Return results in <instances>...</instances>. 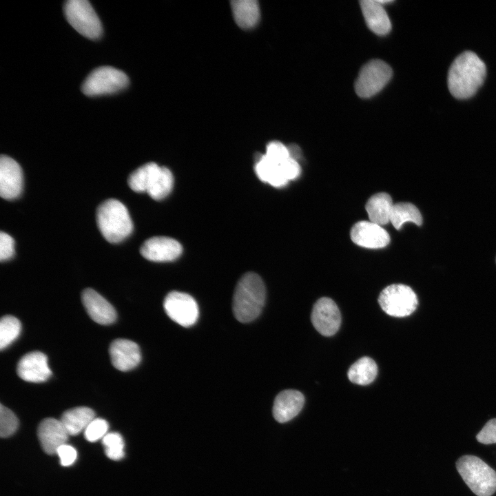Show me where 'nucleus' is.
I'll return each mask as SVG.
<instances>
[{"label":"nucleus","instance_id":"dca6fc26","mask_svg":"<svg viewBox=\"0 0 496 496\" xmlns=\"http://www.w3.org/2000/svg\"><path fill=\"white\" fill-rule=\"evenodd\" d=\"M83 304L90 317L101 324H110L116 319L113 306L95 290L85 289L81 295Z\"/></svg>","mask_w":496,"mask_h":496},{"label":"nucleus","instance_id":"0eeeda50","mask_svg":"<svg viewBox=\"0 0 496 496\" xmlns=\"http://www.w3.org/2000/svg\"><path fill=\"white\" fill-rule=\"evenodd\" d=\"M128 83V77L123 71L103 66L88 75L83 84L82 91L90 96L112 94L125 87Z\"/></svg>","mask_w":496,"mask_h":496},{"label":"nucleus","instance_id":"9b49d317","mask_svg":"<svg viewBox=\"0 0 496 496\" xmlns=\"http://www.w3.org/2000/svg\"><path fill=\"white\" fill-rule=\"evenodd\" d=\"M182 250V246L177 240L166 236H154L143 243L140 253L150 261L169 262L178 258Z\"/></svg>","mask_w":496,"mask_h":496},{"label":"nucleus","instance_id":"c85d7f7f","mask_svg":"<svg viewBox=\"0 0 496 496\" xmlns=\"http://www.w3.org/2000/svg\"><path fill=\"white\" fill-rule=\"evenodd\" d=\"M102 444L108 458L115 461L123 458L125 444L121 434L115 432L107 433L102 439Z\"/></svg>","mask_w":496,"mask_h":496},{"label":"nucleus","instance_id":"cd10ccee","mask_svg":"<svg viewBox=\"0 0 496 496\" xmlns=\"http://www.w3.org/2000/svg\"><path fill=\"white\" fill-rule=\"evenodd\" d=\"M21 330L20 321L12 316H5L0 322V349L7 348L19 335Z\"/></svg>","mask_w":496,"mask_h":496},{"label":"nucleus","instance_id":"f8f14e48","mask_svg":"<svg viewBox=\"0 0 496 496\" xmlns=\"http://www.w3.org/2000/svg\"><path fill=\"white\" fill-rule=\"evenodd\" d=\"M23 189V172L13 158L2 154L0 158V195L6 200L19 196Z\"/></svg>","mask_w":496,"mask_h":496},{"label":"nucleus","instance_id":"f704fd0d","mask_svg":"<svg viewBox=\"0 0 496 496\" xmlns=\"http://www.w3.org/2000/svg\"><path fill=\"white\" fill-rule=\"evenodd\" d=\"M56 454L59 455L60 463L63 466H69L74 464L77 457L76 450L72 446L65 444L61 446Z\"/></svg>","mask_w":496,"mask_h":496},{"label":"nucleus","instance_id":"2f4dec72","mask_svg":"<svg viewBox=\"0 0 496 496\" xmlns=\"http://www.w3.org/2000/svg\"><path fill=\"white\" fill-rule=\"evenodd\" d=\"M265 155L278 164H281L289 158L288 147L278 141L270 142L267 146Z\"/></svg>","mask_w":496,"mask_h":496},{"label":"nucleus","instance_id":"4c0bfd02","mask_svg":"<svg viewBox=\"0 0 496 496\" xmlns=\"http://www.w3.org/2000/svg\"><path fill=\"white\" fill-rule=\"evenodd\" d=\"M377 1H378V2H379V3H380V4H382V5L383 3H388L392 2V1H390V0H377Z\"/></svg>","mask_w":496,"mask_h":496},{"label":"nucleus","instance_id":"c756f323","mask_svg":"<svg viewBox=\"0 0 496 496\" xmlns=\"http://www.w3.org/2000/svg\"><path fill=\"white\" fill-rule=\"evenodd\" d=\"M19 426V420L14 413L1 404L0 406V435L8 437L13 435Z\"/></svg>","mask_w":496,"mask_h":496},{"label":"nucleus","instance_id":"4468645a","mask_svg":"<svg viewBox=\"0 0 496 496\" xmlns=\"http://www.w3.org/2000/svg\"><path fill=\"white\" fill-rule=\"evenodd\" d=\"M17 372L22 380L34 383L45 382L52 375L48 358L40 351H32L23 355L18 362Z\"/></svg>","mask_w":496,"mask_h":496},{"label":"nucleus","instance_id":"bb28decb","mask_svg":"<svg viewBox=\"0 0 496 496\" xmlns=\"http://www.w3.org/2000/svg\"><path fill=\"white\" fill-rule=\"evenodd\" d=\"M173 184L174 177L171 171L165 167H160L147 193L154 200H162L171 192Z\"/></svg>","mask_w":496,"mask_h":496},{"label":"nucleus","instance_id":"a878e982","mask_svg":"<svg viewBox=\"0 0 496 496\" xmlns=\"http://www.w3.org/2000/svg\"><path fill=\"white\" fill-rule=\"evenodd\" d=\"M159 167L155 163L143 165L130 174L128 185L136 192H147Z\"/></svg>","mask_w":496,"mask_h":496},{"label":"nucleus","instance_id":"9d476101","mask_svg":"<svg viewBox=\"0 0 496 496\" xmlns=\"http://www.w3.org/2000/svg\"><path fill=\"white\" fill-rule=\"evenodd\" d=\"M311 320L314 328L321 335L331 336L340 327L341 315L335 302L329 298L323 297L314 304Z\"/></svg>","mask_w":496,"mask_h":496},{"label":"nucleus","instance_id":"1a4fd4ad","mask_svg":"<svg viewBox=\"0 0 496 496\" xmlns=\"http://www.w3.org/2000/svg\"><path fill=\"white\" fill-rule=\"evenodd\" d=\"M163 307L173 321L185 327L194 325L198 318L197 302L192 296L183 292H169L165 298Z\"/></svg>","mask_w":496,"mask_h":496},{"label":"nucleus","instance_id":"ddd939ff","mask_svg":"<svg viewBox=\"0 0 496 496\" xmlns=\"http://www.w3.org/2000/svg\"><path fill=\"white\" fill-rule=\"evenodd\" d=\"M351 238L355 244L369 249L382 248L390 242L388 232L370 220L355 223L351 230Z\"/></svg>","mask_w":496,"mask_h":496},{"label":"nucleus","instance_id":"2eb2a0df","mask_svg":"<svg viewBox=\"0 0 496 496\" xmlns=\"http://www.w3.org/2000/svg\"><path fill=\"white\" fill-rule=\"evenodd\" d=\"M109 352L113 366L121 371H127L135 368L141 360L138 345L127 339L113 340Z\"/></svg>","mask_w":496,"mask_h":496},{"label":"nucleus","instance_id":"473e14b6","mask_svg":"<svg viewBox=\"0 0 496 496\" xmlns=\"http://www.w3.org/2000/svg\"><path fill=\"white\" fill-rule=\"evenodd\" d=\"M477 440L484 444L496 443V418L488 421L476 435Z\"/></svg>","mask_w":496,"mask_h":496},{"label":"nucleus","instance_id":"20e7f679","mask_svg":"<svg viewBox=\"0 0 496 496\" xmlns=\"http://www.w3.org/2000/svg\"><path fill=\"white\" fill-rule=\"evenodd\" d=\"M456 468L469 488L477 496H491L496 490V472L479 457L464 455Z\"/></svg>","mask_w":496,"mask_h":496},{"label":"nucleus","instance_id":"423d86ee","mask_svg":"<svg viewBox=\"0 0 496 496\" xmlns=\"http://www.w3.org/2000/svg\"><path fill=\"white\" fill-rule=\"evenodd\" d=\"M378 302L386 314L402 318L415 311L418 300L410 287L403 284H393L387 286L381 291Z\"/></svg>","mask_w":496,"mask_h":496},{"label":"nucleus","instance_id":"b1692460","mask_svg":"<svg viewBox=\"0 0 496 496\" xmlns=\"http://www.w3.org/2000/svg\"><path fill=\"white\" fill-rule=\"evenodd\" d=\"M377 373L378 366L375 361L369 357H362L351 366L347 375L351 382L364 386L371 384Z\"/></svg>","mask_w":496,"mask_h":496},{"label":"nucleus","instance_id":"412c9836","mask_svg":"<svg viewBox=\"0 0 496 496\" xmlns=\"http://www.w3.org/2000/svg\"><path fill=\"white\" fill-rule=\"evenodd\" d=\"M94 418L95 413L92 409L79 406L65 411L60 420L69 435H77L84 431Z\"/></svg>","mask_w":496,"mask_h":496},{"label":"nucleus","instance_id":"4be33fe9","mask_svg":"<svg viewBox=\"0 0 496 496\" xmlns=\"http://www.w3.org/2000/svg\"><path fill=\"white\" fill-rule=\"evenodd\" d=\"M259 154L256 156L254 169L260 180L276 187L286 185L289 181L283 175L280 164L271 161L265 154Z\"/></svg>","mask_w":496,"mask_h":496},{"label":"nucleus","instance_id":"39448f33","mask_svg":"<svg viewBox=\"0 0 496 496\" xmlns=\"http://www.w3.org/2000/svg\"><path fill=\"white\" fill-rule=\"evenodd\" d=\"M69 23L81 34L95 39L102 34V25L90 3L87 0H69L64 6Z\"/></svg>","mask_w":496,"mask_h":496},{"label":"nucleus","instance_id":"f03ea898","mask_svg":"<svg viewBox=\"0 0 496 496\" xmlns=\"http://www.w3.org/2000/svg\"><path fill=\"white\" fill-rule=\"evenodd\" d=\"M266 290L262 278L254 272L244 274L238 280L233 296V312L240 322L255 320L265 305Z\"/></svg>","mask_w":496,"mask_h":496},{"label":"nucleus","instance_id":"72a5a7b5","mask_svg":"<svg viewBox=\"0 0 496 496\" xmlns=\"http://www.w3.org/2000/svg\"><path fill=\"white\" fill-rule=\"evenodd\" d=\"M14 254V240L7 233H0V260L6 261L11 258Z\"/></svg>","mask_w":496,"mask_h":496},{"label":"nucleus","instance_id":"7ed1b4c3","mask_svg":"<svg viewBox=\"0 0 496 496\" xmlns=\"http://www.w3.org/2000/svg\"><path fill=\"white\" fill-rule=\"evenodd\" d=\"M98 228L104 238L110 243H118L128 237L133 223L127 207L114 198L105 200L96 209Z\"/></svg>","mask_w":496,"mask_h":496},{"label":"nucleus","instance_id":"f257e3e1","mask_svg":"<svg viewBox=\"0 0 496 496\" xmlns=\"http://www.w3.org/2000/svg\"><path fill=\"white\" fill-rule=\"evenodd\" d=\"M486 75V65L482 59L473 52H464L453 61L448 70V90L456 99L470 98L483 84Z\"/></svg>","mask_w":496,"mask_h":496},{"label":"nucleus","instance_id":"a211bd4d","mask_svg":"<svg viewBox=\"0 0 496 496\" xmlns=\"http://www.w3.org/2000/svg\"><path fill=\"white\" fill-rule=\"evenodd\" d=\"M304 403L303 394L293 389L284 390L276 397L272 413L274 419L285 423L294 418L302 410Z\"/></svg>","mask_w":496,"mask_h":496},{"label":"nucleus","instance_id":"7c9ffc66","mask_svg":"<svg viewBox=\"0 0 496 496\" xmlns=\"http://www.w3.org/2000/svg\"><path fill=\"white\" fill-rule=\"evenodd\" d=\"M109 425L106 420L102 418H94L84 431L85 439L91 442L103 439L107 433Z\"/></svg>","mask_w":496,"mask_h":496},{"label":"nucleus","instance_id":"6ab92c4d","mask_svg":"<svg viewBox=\"0 0 496 496\" xmlns=\"http://www.w3.org/2000/svg\"><path fill=\"white\" fill-rule=\"evenodd\" d=\"M360 6L368 27L378 35L388 34L391 28L389 16L378 1L363 0Z\"/></svg>","mask_w":496,"mask_h":496},{"label":"nucleus","instance_id":"6e6552de","mask_svg":"<svg viewBox=\"0 0 496 496\" xmlns=\"http://www.w3.org/2000/svg\"><path fill=\"white\" fill-rule=\"evenodd\" d=\"M392 76L391 67L382 60H372L365 64L355 83L356 94L368 98L380 92Z\"/></svg>","mask_w":496,"mask_h":496},{"label":"nucleus","instance_id":"e433bc0d","mask_svg":"<svg viewBox=\"0 0 496 496\" xmlns=\"http://www.w3.org/2000/svg\"><path fill=\"white\" fill-rule=\"evenodd\" d=\"M289 157L297 161L301 155V151L299 147L296 145H291L288 147Z\"/></svg>","mask_w":496,"mask_h":496},{"label":"nucleus","instance_id":"c9c22d12","mask_svg":"<svg viewBox=\"0 0 496 496\" xmlns=\"http://www.w3.org/2000/svg\"><path fill=\"white\" fill-rule=\"evenodd\" d=\"M285 178L289 181L299 176L301 169L297 161L289 158L280 164Z\"/></svg>","mask_w":496,"mask_h":496},{"label":"nucleus","instance_id":"393cba45","mask_svg":"<svg viewBox=\"0 0 496 496\" xmlns=\"http://www.w3.org/2000/svg\"><path fill=\"white\" fill-rule=\"evenodd\" d=\"M390 222L396 229H399L406 222L417 225L422 223V217L419 209L410 203H397L393 204Z\"/></svg>","mask_w":496,"mask_h":496},{"label":"nucleus","instance_id":"5701e85b","mask_svg":"<svg viewBox=\"0 0 496 496\" xmlns=\"http://www.w3.org/2000/svg\"><path fill=\"white\" fill-rule=\"evenodd\" d=\"M236 23L242 28L254 27L258 21L260 9L256 0H234L231 1Z\"/></svg>","mask_w":496,"mask_h":496},{"label":"nucleus","instance_id":"aec40b11","mask_svg":"<svg viewBox=\"0 0 496 496\" xmlns=\"http://www.w3.org/2000/svg\"><path fill=\"white\" fill-rule=\"evenodd\" d=\"M393 206L390 195L380 192L369 198L365 208L370 221L382 226L390 222Z\"/></svg>","mask_w":496,"mask_h":496},{"label":"nucleus","instance_id":"f3484780","mask_svg":"<svg viewBox=\"0 0 496 496\" xmlns=\"http://www.w3.org/2000/svg\"><path fill=\"white\" fill-rule=\"evenodd\" d=\"M37 435L44 452L53 455L61 446L66 444L69 434L61 420L50 417L39 424Z\"/></svg>","mask_w":496,"mask_h":496}]
</instances>
